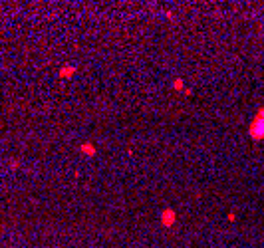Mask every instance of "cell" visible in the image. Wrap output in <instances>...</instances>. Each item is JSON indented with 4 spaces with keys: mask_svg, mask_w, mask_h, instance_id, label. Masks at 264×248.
Instances as JSON below:
<instances>
[{
    "mask_svg": "<svg viewBox=\"0 0 264 248\" xmlns=\"http://www.w3.org/2000/svg\"><path fill=\"white\" fill-rule=\"evenodd\" d=\"M95 145L91 143V141H85V143H82L79 145V153H84V155H88V157H94L95 155Z\"/></svg>",
    "mask_w": 264,
    "mask_h": 248,
    "instance_id": "3957f363",
    "label": "cell"
},
{
    "mask_svg": "<svg viewBox=\"0 0 264 248\" xmlns=\"http://www.w3.org/2000/svg\"><path fill=\"white\" fill-rule=\"evenodd\" d=\"M173 88H175V89H185V88H183V79H181V78H177L175 82H173Z\"/></svg>",
    "mask_w": 264,
    "mask_h": 248,
    "instance_id": "5b68a950",
    "label": "cell"
},
{
    "mask_svg": "<svg viewBox=\"0 0 264 248\" xmlns=\"http://www.w3.org/2000/svg\"><path fill=\"white\" fill-rule=\"evenodd\" d=\"M175 220H177V214H175L173 208H165V211L159 214V222H161L163 228H171V226L175 224Z\"/></svg>",
    "mask_w": 264,
    "mask_h": 248,
    "instance_id": "7a4b0ae2",
    "label": "cell"
},
{
    "mask_svg": "<svg viewBox=\"0 0 264 248\" xmlns=\"http://www.w3.org/2000/svg\"><path fill=\"white\" fill-rule=\"evenodd\" d=\"M74 74H75V68L74 66H64L60 69V78H72Z\"/></svg>",
    "mask_w": 264,
    "mask_h": 248,
    "instance_id": "277c9868",
    "label": "cell"
},
{
    "mask_svg": "<svg viewBox=\"0 0 264 248\" xmlns=\"http://www.w3.org/2000/svg\"><path fill=\"white\" fill-rule=\"evenodd\" d=\"M248 133L254 141H262L264 139V107H260L256 113V117L252 119L250 127H248Z\"/></svg>",
    "mask_w": 264,
    "mask_h": 248,
    "instance_id": "6da1fadb",
    "label": "cell"
}]
</instances>
